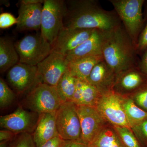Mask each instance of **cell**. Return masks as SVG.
<instances>
[{"mask_svg":"<svg viewBox=\"0 0 147 147\" xmlns=\"http://www.w3.org/2000/svg\"><path fill=\"white\" fill-rule=\"evenodd\" d=\"M65 1L44 0L41 16L40 33L53 45L61 29L64 27Z\"/></svg>","mask_w":147,"mask_h":147,"instance_id":"cell-5","label":"cell"},{"mask_svg":"<svg viewBox=\"0 0 147 147\" xmlns=\"http://www.w3.org/2000/svg\"><path fill=\"white\" fill-rule=\"evenodd\" d=\"M114 127L125 147H141L130 129L120 126Z\"/></svg>","mask_w":147,"mask_h":147,"instance_id":"cell-26","label":"cell"},{"mask_svg":"<svg viewBox=\"0 0 147 147\" xmlns=\"http://www.w3.org/2000/svg\"><path fill=\"white\" fill-rule=\"evenodd\" d=\"M117 74L102 60L94 67L86 82L102 93L113 90Z\"/></svg>","mask_w":147,"mask_h":147,"instance_id":"cell-17","label":"cell"},{"mask_svg":"<svg viewBox=\"0 0 147 147\" xmlns=\"http://www.w3.org/2000/svg\"><path fill=\"white\" fill-rule=\"evenodd\" d=\"M65 4L63 25L66 28L110 32L122 24L115 11L105 10L97 1L68 0Z\"/></svg>","mask_w":147,"mask_h":147,"instance_id":"cell-1","label":"cell"},{"mask_svg":"<svg viewBox=\"0 0 147 147\" xmlns=\"http://www.w3.org/2000/svg\"><path fill=\"white\" fill-rule=\"evenodd\" d=\"M7 79L9 84L19 94H28L42 83L37 66L19 62L9 69Z\"/></svg>","mask_w":147,"mask_h":147,"instance_id":"cell-9","label":"cell"},{"mask_svg":"<svg viewBox=\"0 0 147 147\" xmlns=\"http://www.w3.org/2000/svg\"><path fill=\"white\" fill-rule=\"evenodd\" d=\"M108 32L96 29L88 39L67 55V59L71 61L85 57L102 56V44Z\"/></svg>","mask_w":147,"mask_h":147,"instance_id":"cell-15","label":"cell"},{"mask_svg":"<svg viewBox=\"0 0 147 147\" xmlns=\"http://www.w3.org/2000/svg\"><path fill=\"white\" fill-rule=\"evenodd\" d=\"M88 146V147H126L115 129L106 127Z\"/></svg>","mask_w":147,"mask_h":147,"instance_id":"cell-22","label":"cell"},{"mask_svg":"<svg viewBox=\"0 0 147 147\" xmlns=\"http://www.w3.org/2000/svg\"><path fill=\"white\" fill-rule=\"evenodd\" d=\"M56 124L58 134L63 140L82 142L81 124L74 102L66 101L61 105L56 112Z\"/></svg>","mask_w":147,"mask_h":147,"instance_id":"cell-7","label":"cell"},{"mask_svg":"<svg viewBox=\"0 0 147 147\" xmlns=\"http://www.w3.org/2000/svg\"><path fill=\"white\" fill-rule=\"evenodd\" d=\"M147 49V23L143 30L139 35L136 45L137 53L143 52Z\"/></svg>","mask_w":147,"mask_h":147,"instance_id":"cell-29","label":"cell"},{"mask_svg":"<svg viewBox=\"0 0 147 147\" xmlns=\"http://www.w3.org/2000/svg\"><path fill=\"white\" fill-rule=\"evenodd\" d=\"M136 48L143 25L144 0H110Z\"/></svg>","mask_w":147,"mask_h":147,"instance_id":"cell-3","label":"cell"},{"mask_svg":"<svg viewBox=\"0 0 147 147\" xmlns=\"http://www.w3.org/2000/svg\"><path fill=\"white\" fill-rule=\"evenodd\" d=\"M123 100V106L127 117L131 127L138 126L147 119V112L136 105L130 98Z\"/></svg>","mask_w":147,"mask_h":147,"instance_id":"cell-24","label":"cell"},{"mask_svg":"<svg viewBox=\"0 0 147 147\" xmlns=\"http://www.w3.org/2000/svg\"><path fill=\"white\" fill-rule=\"evenodd\" d=\"M102 56L85 57L69 61L67 70L76 79L86 82L93 69L100 61Z\"/></svg>","mask_w":147,"mask_h":147,"instance_id":"cell-20","label":"cell"},{"mask_svg":"<svg viewBox=\"0 0 147 147\" xmlns=\"http://www.w3.org/2000/svg\"><path fill=\"white\" fill-rule=\"evenodd\" d=\"M19 62V57L15 43L8 38H0V71L10 69Z\"/></svg>","mask_w":147,"mask_h":147,"instance_id":"cell-21","label":"cell"},{"mask_svg":"<svg viewBox=\"0 0 147 147\" xmlns=\"http://www.w3.org/2000/svg\"><path fill=\"white\" fill-rule=\"evenodd\" d=\"M19 62L37 66L53 51V46L40 33L26 36L15 43Z\"/></svg>","mask_w":147,"mask_h":147,"instance_id":"cell-4","label":"cell"},{"mask_svg":"<svg viewBox=\"0 0 147 147\" xmlns=\"http://www.w3.org/2000/svg\"><path fill=\"white\" fill-rule=\"evenodd\" d=\"M96 107L105 120L114 126L131 128L124 109L123 99L120 94L113 90L103 93Z\"/></svg>","mask_w":147,"mask_h":147,"instance_id":"cell-8","label":"cell"},{"mask_svg":"<svg viewBox=\"0 0 147 147\" xmlns=\"http://www.w3.org/2000/svg\"><path fill=\"white\" fill-rule=\"evenodd\" d=\"M82 129V142L87 145L105 127V119L96 107L76 105Z\"/></svg>","mask_w":147,"mask_h":147,"instance_id":"cell-10","label":"cell"},{"mask_svg":"<svg viewBox=\"0 0 147 147\" xmlns=\"http://www.w3.org/2000/svg\"><path fill=\"white\" fill-rule=\"evenodd\" d=\"M139 64L143 71H144L147 74V49L146 50Z\"/></svg>","mask_w":147,"mask_h":147,"instance_id":"cell-34","label":"cell"},{"mask_svg":"<svg viewBox=\"0 0 147 147\" xmlns=\"http://www.w3.org/2000/svg\"><path fill=\"white\" fill-rule=\"evenodd\" d=\"M8 147H36L32 134L25 132L16 134L9 142Z\"/></svg>","mask_w":147,"mask_h":147,"instance_id":"cell-27","label":"cell"},{"mask_svg":"<svg viewBox=\"0 0 147 147\" xmlns=\"http://www.w3.org/2000/svg\"><path fill=\"white\" fill-rule=\"evenodd\" d=\"M102 94L88 82L77 79L76 89L71 102L77 106L96 107Z\"/></svg>","mask_w":147,"mask_h":147,"instance_id":"cell-18","label":"cell"},{"mask_svg":"<svg viewBox=\"0 0 147 147\" xmlns=\"http://www.w3.org/2000/svg\"><path fill=\"white\" fill-rule=\"evenodd\" d=\"M56 112L39 114L36 126L32 134L36 147H40L50 139L59 136L56 124Z\"/></svg>","mask_w":147,"mask_h":147,"instance_id":"cell-16","label":"cell"},{"mask_svg":"<svg viewBox=\"0 0 147 147\" xmlns=\"http://www.w3.org/2000/svg\"><path fill=\"white\" fill-rule=\"evenodd\" d=\"M138 126L140 128L142 134L147 138V119L142 122Z\"/></svg>","mask_w":147,"mask_h":147,"instance_id":"cell-35","label":"cell"},{"mask_svg":"<svg viewBox=\"0 0 147 147\" xmlns=\"http://www.w3.org/2000/svg\"><path fill=\"white\" fill-rule=\"evenodd\" d=\"M16 95L7 84L1 77L0 78V107L4 109L11 105L15 100Z\"/></svg>","mask_w":147,"mask_h":147,"instance_id":"cell-25","label":"cell"},{"mask_svg":"<svg viewBox=\"0 0 147 147\" xmlns=\"http://www.w3.org/2000/svg\"><path fill=\"white\" fill-rule=\"evenodd\" d=\"M62 147H88V145L80 141H65Z\"/></svg>","mask_w":147,"mask_h":147,"instance_id":"cell-33","label":"cell"},{"mask_svg":"<svg viewBox=\"0 0 147 147\" xmlns=\"http://www.w3.org/2000/svg\"><path fill=\"white\" fill-rule=\"evenodd\" d=\"M64 102L56 87L41 83L27 95L26 106L38 114L56 112Z\"/></svg>","mask_w":147,"mask_h":147,"instance_id":"cell-6","label":"cell"},{"mask_svg":"<svg viewBox=\"0 0 147 147\" xmlns=\"http://www.w3.org/2000/svg\"><path fill=\"white\" fill-rule=\"evenodd\" d=\"M134 98L138 105L147 110V89L138 92Z\"/></svg>","mask_w":147,"mask_h":147,"instance_id":"cell-30","label":"cell"},{"mask_svg":"<svg viewBox=\"0 0 147 147\" xmlns=\"http://www.w3.org/2000/svg\"><path fill=\"white\" fill-rule=\"evenodd\" d=\"M95 30L63 27L52 45L53 50L66 56L88 39Z\"/></svg>","mask_w":147,"mask_h":147,"instance_id":"cell-13","label":"cell"},{"mask_svg":"<svg viewBox=\"0 0 147 147\" xmlns=\"http://www.w3.org/2000/svg\"><path fill=\"white\" fill-rule=\"evenodd\" d=\"M137 54L135 46L122 24L106 35L102 56L116 74L136 66Z\"/></svg>","mask_w":147,"mask_h":147,"instance_id":"cell-2","label":"cell"},{"mask_svg":"<svg viewBox=\"0 0 147 147\" xmlns=\"http://www.w3.org/2000/svg\"><path fill=\"white\" fill-rule=\"evenodd\" d=\"M143 82L142 74L137 66L133 67L117 74L113 90L116 93L120 90L130 92L137 89Z\"/></svg>","mask_w":147,"mask_h":147,"instance_id":"cell-19","label":"cell"},{"mask_svg":"<svg viewBox=\"0 0 147 147\" xmlns=\"http://www.w3.org/2000/svg\"><path fill=\"white\" fill-rule=\"evenodd\" d=\"M16 134L7 129H3L0 131V142L9 141L12 140Z\"/></svg>","mask_w":147,"mask_h":147,"instance_id":"cell-32","label":"cell"},{"mask_svg":"<svg viewBox=\"0 0 147 147\" xmlns=\"http://www.w3.org/2000/svg\"><path fill=\"white\" fill-rule=\"evenodd\" d=\"M68 63L66 56L53 50L37 65L42 83L56 87L61 77L67 71Z\"/></svg>","mask_w":147,"mask_h":147,"instance_id":"cell-12","label":"cell"},{"mask_svg":"<svg viewBox=\"0 0 147 147\" xmlns=\"http://www.w3.org/2000/svg\"><path fill=\"white\" fill-rule=\"evenodd\" d=\"M39 114L20 107L13 113L0 117V126L15 134L33 133Z\"/></svg>","mask_w":147,"mask_h":147,"instance_id":"cell-11","label":"cell"},{"mask_svg":"<svg viewBox=\"0 0 147 147\" xmlns=\"http://www.w3.org/2000/svg\"><path fill=\"white\" fill-rule=\"evenodd\" d=\"M65 141L58 136L50 139L40 147H62Z\"/></svg>","mask_w":147,"mask_h":147,"instance_id":"cell-31","label":"cell"},{"mask_svg":"<svg viewBox=\"0 0 147 147\" xmlns=\"http://www.w3.org/2000/svg\"><path fill=\"white\" fill-rule=\"evenodd\" d=\"M9 141H3L0 143V147H8Z\"/></svg>","mask_w":147,"mask_h":147,"instance_id":"cell-37","label":"cell"},{"mask_svg":"<svg viewBox=\"0 0 147 147\" xmlns=\"http://www.w3.org/2000/svg\"><path fill=\"white\" fill-rule=\"evenodd\" d=\"M76 80L67 70L55 87L64 102L71 101L76 89Z\"/></svg>","mask_w":147,"mask_h":147,"instance_id":"cell-23","label":"cell"},{"mask_svg":"<svg viewBox=\"0 0 147 147\" xmlns=\"http://www.w3.org/2000/svg\"><path fill=\"white\" fill-rule=\"evenodd\" d=\"M17 18L8 12H4L0 14V28L6 29L17 24Z\"/></svg>","mask_w":147,"mask_h":147,"instance_id":"cell-28","label":"cell"},{"mask_svg":"<svg viewBox=\"0 0 147 147\" xmlns=\"http://www.w3.org/2000/svg\"><path fill=\"white\" fill-rule=\"evenodd\" d=\"M21 2L25 4H35L37 3H43L44 1L43 0H22Z\"/></svg>","mask_w":147,"mask_h":147,"instance_id":"cell-36","label":"cell"},{"mask_svg":"<svg viewBox=\"0 0 147 147\" xmlns=\"http://www.w3.org/2000/svg\"><path fill=\"white\" fill-rule=\"evenodd\" d=\"M42 3L29 4L20 2L16 29L18 31L40 30Z\"/></svg>","mask_w":147,"mask_h":147,"instance_id":"cell-14","label":"cell"}]
</instances>
